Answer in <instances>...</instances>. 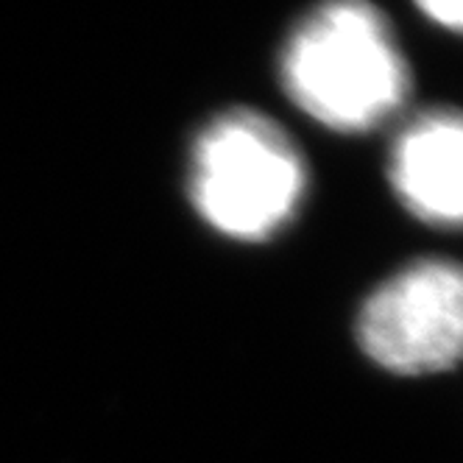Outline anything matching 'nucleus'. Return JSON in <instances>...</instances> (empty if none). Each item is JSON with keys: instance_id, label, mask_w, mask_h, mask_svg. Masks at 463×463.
<instances>
[{"instance_id": "1", "label": "nucleus", "mask_w": 463, "mask_h": 463, "mask_svg": "<svg viewBox=\"0 0 463 463\" xmlns=\"http://www.w3.org/2000/svg\"><path fill=\"white\" fill-rule=\"evenodd\" d=\"M282 87L316 123L357 135L408 95V64L388 20L369 4H326L290 31Z\"/></svg>"}, {"instance_id": "2", "label": "nucleus", "mask_w": 463, "mask_h": 463, "mask_svg": "<svg viewBox=\"0 0 463 463\" xmlns=\"http://www.w3.org/2000/svg\"><path fill=\"white\" fill-rule=\"evenodd\" d=\"M187 182L190 202L207 226L232 241L260 243L299 213L307 168L271 118L232 109L198 131Z\"/></svg>"}, {"instance_id": "3", "label": "nucleus", "mask_w": 463, "mask_h": 463, "mask_svg": "<svg viewBox=\"0 0 463 463\" xmlns=\"http://www.w3.org/2000/svg\"><path fill=\"white\" fill-rule=\"evenodd\" d=\"M357 344L391 374L427 377L452 369L463 346V279L455 262L419 260L385 279L354 324Z\"/></svg>"}, {"instance_id": "4", "label": "nucleus", "mask_w": 463, "mask_h": 463, "mask_svg": "<svg viewBox=\"0 0 463 463\" xmlns=\"http://www.w3.org/2000/svg\"><path fill=\"white\" fill-rule=\"evenodd\" d=\"M463 126L452 109L416 118L391 154V184L400 202L430 226H458L463 215Z\"/></svg>"}, {"instance_id": "5", "label": "nucleus", "mask_w": 463, "mask_h": 463, "mask_svg": "<svg viewBox=\"0 0 463 463\" xmlns=\"http://www.w3.org/2000/svg\"><path fill=\"white\" fill-rule=\"evenodd\" d=\"M421 12H427L436 23H441L447 28L460 25V6L458 4H421Z\"/></svg>"}]
</instances>
